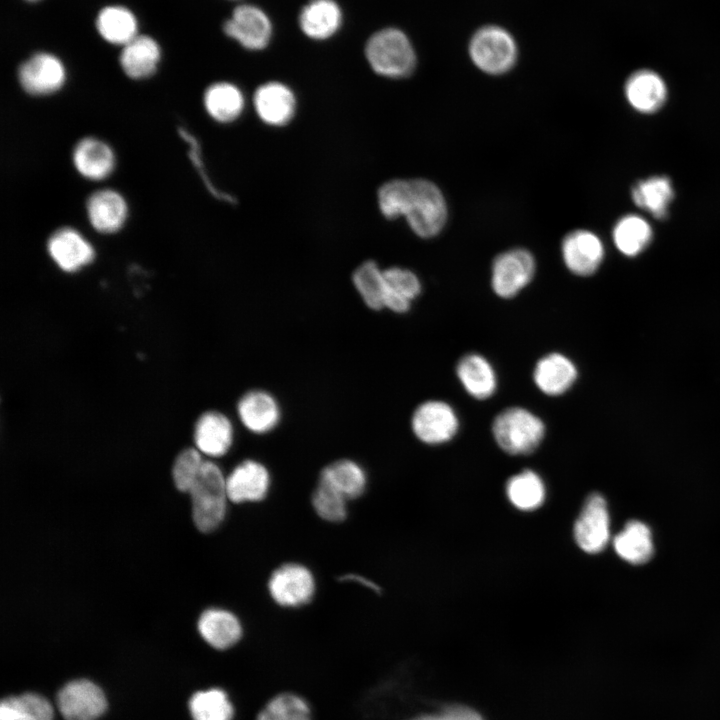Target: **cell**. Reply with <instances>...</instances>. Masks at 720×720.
Listing matches in <instances>:
<instances>
[{"mask_svg": "<svg viewBox=\"0 0 720 720\" xmlns=\"http://www.w3.org/2000/svg\"><path fill=\"white\" fill-rule=\"evenodd\" d=\"M381 213L389 219L406 218L421 238L440 233L447 220V205L441 190L425 179H394L378 190Z\"/></svg>", "mask_w": 720, "mask_h": 720, "instance_id": "1", "label": "cell"}, {"mask_svg": "<svg viewBox=\"0 0 720 720\" xmlns=\"http://www.w3.org/2000/svg\"><path fill=\"white\" fill-rule=\"evenodd\" d=\"M496 444L510 455H527L542 443L546 424L532 410L523 406L506 407L491 423Z\"/></svg>", "mask_w": 720, "mask_h": 720, "instance_id": "2", "label": "cell"}, {"mask_svg": "<svg viewBox=\"0 0 720 720\" xmlns=\"http://www.w3.org/2000/svg\"><path fill=\"white\" fill-rule=\"evenodd\" d=\"M192 516L198 530L209 533L223 522L227 507L226 477L213 461H204L201 472L189 492Z\"/></svg>", "mask_w": 720, "mask_h": 720, "instance_id": "3", "label": "cell"}, {"mask_svg": "<svg viewBox=\"0 0 720 720\" xmlns=\"http://www.w3.org/2000/svg\"><path fill=\"white\" fill-rule=\"evenodd\" d=\"M366 58L371 68L389 78H402L411 74L416 55L407 36L395 28L376 32L367 42Z\"/></svg>", "mask_w": 720, "mask_h": 720, "instance_id": "4", "label": "cell"}, {"mask_svg": "<svg viewBox=\"0 0 720 720\" xmlns=\"http://www.w3.org/2000/svg\"><path fill=\"white\" fill-rule=\"evenodd\" d=\"M460 418L455 408L441 399H428L418 404L410 418L414 436L427 445L451 441L459 432Z\"/></svg>", "mask_w": 720, "mask_h": 720, "instance_id": "5", "label": "cell"}, {"mask_svg": "<svg viewBox=\"0 0 720 720\" xmlns=\"http://www.w3.org/2000/svg\"><path fill=\"white\" fill-rule=\"evenodd\" d=\"M469 54L480 70L498 75L509 71L515 64L517 46L510 33L503 28L486 26L472 37Z\"/></svg>", "mask_w": 720, "mask_h": 720, "instance_id": "6", "label": "cell"}, {"mask_svg": "<svg viewBox=\"0 0 720 720\" xmlns=\"http://www.w3.org/2000/svg\"><path fill=\"white\" fill-rule=\"evenodd\" d=\"M536 261L526 249L515 248L498 254L491 266L493 293L504 300L515 298L534 279Z\"/></svg>", "mask_w": 720, "mask_h": 720, "instance_id": "7", "label": "cell"}, {"mask_svg": "<svg viewBox=\"0 0 720 720\" xmlns=\"http://www.w3.org/2000/svg\"><path fill=\"white\" fill-rule=\"evenodd\" d=\"M268 590L280 606L296 608L310 602L315 592V580L311 571L298 563H286L270 576Z\"/></svg>", "mask_w": 720, "mask_h": 720, "instance_id": "8", "label": "cell"}, {"mask_svg": "<svg viewBox=\"0 0 720 720\" xmlns=\"http://www.w3.org/2000/svg\"><path fill=\"white\" fill-rule=\"evenodd\" d=\"M57 706L65 720H96L106 711L107 700L95 683L78 679L60 689Z\"/></svg>", "mask_w": 720, "mask_h": 720, "instance_id": "9", "label": "cell"}, {"mask_svg": "<svg viewBox=\"0 0 720 720\" xmlns=\"http://www.w3.org/2000/svg\"><path fill=\"white\" fill-rule=\"evenodd\" d=\"M18 80L28 94L47 96L63 87L66 81V69L57 56L38 52L19 66Z\"/></svg>", "mask_w": 720, "mask_h": 720, "instance_id": "10", "label": "cell"}, {"mask_svg": "<svg viewBox=\"0 0 720 720\" xmlns=\"http://www.w3.org/2000/svg\"><path fill=\"white\" fill-rule=\"evenodd\" d=\"M237 417L242 426L255 435L274 431L282 419V408L278 399L264 389H250L239 398L236 405Z\"/></svg>", "mask_w": 720, "mask_h": 720, "instance_id": "11", "label": "cell"}, {"mask_svg": "<svg viewBox=\"0 0 720 720\" xmlns=\"http://www.w3.org/2000/svg\"><path fill=\"white\" fill-rule=\"evenodd\" d=\"M574 537L587 553H598L606 547L610 538V520L602 495L594 493L587 498L575 522Z\"/></svg>", "mask_w": 720, "mask_h": 720, "instance_id": "12", "label": "cell"}, {"mask_svg": "<svg viewBox=\"0 0 720 720\" xmlns=\"http://www.w3.org/2000/svg\"><path fill=\"white\" fill-rule=\"evenodd\" d=\"M578 368L574 361L562 352H549L540 357L532 371L533 383L542 394L560 397L575 385Z\"/></svg>", "mask_w": 720, "mask_h": 720, "instance_id": "13", "label": "cell"}, {"mask_svg": "<svg viewBox=\"0 0 720 720\" xmlns=\"http://www.w3.org/2000/svg\"><path fill=\"white\" fill-rule=\"evenodd\" d=\"M562 260L574 275L586 277L594 274L604 257L600 238L587 230H575L567 234L561 243Z\"/></svg>", "mask_w": 720, "mask_h": 720, "instance_id": "14", "label": "cell"}, {"mask_svg": "<svg viewBox=\"0 0 720 720\" xmlns=\"http://www.w3.org/2000/svg\"><path fill=\"white\" fill-rule=\"evenodd\" d=\"M47 251L53 262L68 273L87 266L95 257L92 244L72 227L55 230L48 238Z\"/></svg>", "mask_w": 720, "mask_h": 720, "instance_id": "15", "label": "cell"}, {"mask_svg": "<svg viewBox=\"0 0 720 720\" xmlns=\"http://www.w3.org/2000/svg\"><path fill=\"white\" fill-rule=\"evenodd\" d=\"M455 373L464 391L475 400H488L497 392L499 381L496 369L480 353L470 352L460 357Z\"/></svg>", "mask_w": 720, "mask_h": 720, "instance_id": "16", "label": "cell"}, {"mask_svg": "<svg viewBox=\"0 0 720 720\" xmlns=\"http://www.w3.org/2000/svg\"><path fill=\"white\" fill-rule=\"evenodd\" d=\"M224 31L243 47L259 50L267 46L272 27L269 18L261 9L252 5H240L225 22Z\"/></svg>", "mask_w": 720, "mask_h": 720, "instance_id": "17", "label": "cell"}, {"mask_svg": "<svg viewBox=\"0 0 720 720\" xmlns=\"http://www.w3.org/2000/svg\"><path fill=\"white\" fill-rule=\"evenodd\" d=\"M270 487L266 466L254 459L237 464L226 477V490L233 503L257 502L264 499Z\"/></svg>", "mask_w": 720, "mask_h": 720, "instance_id": "18", "label": "cell"}, {"mask_svg": "<svg viewBox=\"0 0 720 720\" xmlns=\"http://www.w3.org/2000/svg\"><path fill=\"white\" fill-rule=\"evenodd\" d=\"M234 436V425L222 412L206 411L195 422L194 443L202 455L213 458L224 456L231 449Z\"/></svg>", "mask_w": 720, "mask_h": 720, "instance_id": "19", "label": "cell"}, {"mask_svg": "<svg viewBox=\"0 0 720 720\" xmlns=\"http://www.w3.org/2000/svg\"><path fill=\"white\" fill-rule=\"evenodd\" d=\"M86 213L94 230L113 234L124 226L128 217V204L120 192L111 188L99 189L88 197Z\"/></svg>", "mask_w": 720, "mask_h": 720, "instance_id": "20", "label": "cell"}, {"mask_svg": "<svg viewBox=\"0 0 720 720\" xmlns=\"http://www.w3.org/2000/svg\"><path fill=\"white\" fill-rule=\"evenodd\" d=\"M72 163L85 179L101 181L112 174L116 157L108 143L95 137H84L73 148Z\"/></svg>", "mask_w": 720, "mask_h": 720, "instance_id": "21", "label": "cell"}, {"mask_svg": "<svg viewBox=\"0 0 720 720\" xmlns=\"http://www.w3.org/2000/svg\"><path fill=\"white\" fill-rule=\"evenodd\" d=\"M253 104L259 118L271 126L287 124L296 110L294 93L280 82L259 86L253 96Z\"/></svg>", "mask_w": 720, "mask_h": 720, "instance_id": "22", "label": "cell"}, {"mask_svg": "<svg viewBox=\"0 0 720 720\" xmlns=\"http://www.w3.org/2000/svg\"><path fill=\"white\" fill-rule=\"evenodd\" d=\"M384 309L396 314L407 313L422 291L419 277L413 271L393 266L384 269Z\"/></svg>", "mask_w": 720, "mask_h": 720, "instance_id": "23", "label": "cell"}, {"mask_svg": "<svg viewBox=\"0 0 720 720\" xmlns=\"http://www.w3.org/2000/svg\"><path fill=\"white\" fill-rule=\"evenodd\" d=\"M625 95L629 104L638 112L653 113L663 106L667 88L657 73L639 70L627 79Z\"/></svg>", "mask_w": 720, "mask_h": 720, "instance_id": "24", "label": "cell"}, {"mask_svg": "<svg viewBox=\"0 0 720 720\" xmlns=\"http://www.w3.org/2000/svg\"><path fill=\"white\" fill-rule=\"evenodd\" d=\"M198 631L210 646L220 650L232 647L242 636V626L236 615L219 608L207 609L200 615Z\"/></svg>", "mask_w": 720, "mask_h": 720, "instance_id": "25", "label": "cell"}, {"mask_svg": "<svg viewBox=\"0 0 720 720\" xmlns=\"http://www.w3.org/2000/svg\"><path fill=\"white\" fill-rule=\"evenodd\" d=\"M160 58L158 43L150 36L137 35L123 46L119 61L128 77L143 79L155 73Z\"/></svg>", "mask_w": 720, "mask_h": 720, "instance_id": "26", "label": "cell"}, {"mask_svg": "<svg viewBox=\"0 0 720 720\" xmlns=\"http://www.w3.org/2000/svg\"><path fill=\"white\" fill-rule=\"evenodd\" d=\"M319 483L334 489L347 500H351L363 494L367 476L363 467L356 461L339 459L322 469Z\"/></svg>", "mask_w": 720, "mask_h": 720, "instance_id": "27", "label": "cell"}, {"mask_svg": "<svg viewBox=\"0 0 720 720\" xmlns=\"http://www.w3.org/2000/svg\"><path fill=\"white\" fill-rule=\"evenodd\" d=\"M615 552L624 561L640 565L648 562L654 554L650 528L643 522L631 520L613 540Z\"/></svg>", "mask_w": 720, "mask_h": 720, "instance_id": "28", "label": "cell"}, {"mask_svg": "<svg viewBox=\"0 0 720 720\" xmlns=\"http://www.w3.org/2000/svg\"><path fill=\"white\" fill-rule=\"evenodd\" d=\"M341 11L333 0H312L301 11L299 24L302 31L313 39H326L341 24Z\"/></svg>", "mask_w": 720, "mask_h": 720, "instance_id": "29", "label": "cell"}, {"mask_svg": "<svg viewBox=\"0 0 720 720\" xmlns=\"http://www.w3.org/2000/svg\"><path fill=\"white\" fill-rule=\"evenodd\" d=\"M203 104L213 120L229 123L241 115L245 102L237 86L229 82H216L206 89Z\"/></svg>", "mask_w": 720, "mask_h": 720, "instance_id": "30", "label": "cell"}, {"mask_svg": "<svg viewBox=\"0 0 720 720\" xmlns=\"http://www.w3.org/2000/svg\"><path fill=\"white\" fill-rule=\"evenodd\" d=\"M631 196L635 205L657 219H664L674 198V190L668 177L653 176L637 182L632 187Z\"/></svg>", "mask_w": 720, "mask_h": 720, "instance_id": "31", "label": "cell"}, {"mask_svg": "<svg viewBox=\"0 0 720 720\" xmlns=\"http://www.w3.org/2000/svg\"><path fill=\"white\" fill-rule=\"evenodd\" d=\"M96 28L104 40L114 45L124 46L138 35L135 15L123 6L104 7L98 13Z\"/></svg>", "mask_w": 720, "mask_h": 720, "instance_id": "32", "label": "cell"}, {"mask_svg": "<svg viewBox=\"0 0 720 720\" xmlns=\"http://www.w3.org/2000/svg\"><path fill=\"white\" fill-rule=\"evenodd\" d=\"M612 235L617 249L622 254L632 257L648 246L652 239V229L642 217L626 215L616 223Z\"/></svg>", "mask_w": 720, "mask_h": 720, "instance_id": "33", "label": "cell"}, {"mask_svg": "<svg viewBox=\"0 0 720 720\" xmlns=\"http://www.w3.org/2000/svg\"><path fill=\"white\" fill-rule=\"evenodd\" d=\"M352 282L363 303L371 310L384 309V269L372 260L361 263L352 274Z\"/></svg>", "mask_w": 720, "mask_h": 720, "instance_id": "34", "label": "cell"}, {"mask_svg": "<svg viewBox=\"0 0 720 720\" xmlns=\"http://www.w3.org/2000/svg\"><path fill=\"white\" fill-rule=\"evenodd\" d=\"M53 712L46 698L32 692L6 697L0 704V720H53Z\"/></svg>", "mask_w": 720, "mask_h": 720, "instance_id": "35", "label": "cell"}, {"mask_svg": "<svg viewBox=\"0 0 720 720\" xmlns=\"http://www.w3.org/2000/svg\"><path fill=\"white\" fill-rule=\"evenodd\" d=\"M506 493L518 509L533 510L542 504L545 488L539 475L527 469L508 480Z\"/></svg>", "mask_w": 720, "mask_h": 720, "instance_id": "36", "label": "cell"}, {"mask_svg": "<svg viewBox=\"0 0 720 720\" xmlns=\"http://www.w3.org/2000/svg\"><path fill=\"white\" fill-rule=\"evenodd\" d=\"M193 720H232L233 706L221 689H209L193 694L189 701Z\"/></svg>", "mask_w": 720, "mask_h": 720, "instance_id": "37", "label": "cell"}, {"mask_svg": "<svg viewBox=\"0 0 720 720\" xmlns=\"http://www.w3.org/2000/svg\"><path fill=\"white\" fill-rule=\"evenodd\" d=\"M256 720H311V712L304 699L283 693L271 699Z\"/></svg>", "mask_w": 720, "mask_h": 720, "instance_id": "38", "label": "cell"}, {"mask_svg": "<svg viewBox=\"0 0 720 720\" xmlns=\"http://www.w3.org/2000/svg\"><path fill=\"white\" fill-rule=\"evenodd\" d=\"M203 455L196 448L181 451L173 464L172 477L176 488L189 493L194 486L204 464Z\"/></svg>", "mask_w": 720, "mask_h": 720, "instance_id": "39", "label": "cell"}, {"mask_svg": "<svg viewBox=\"0 0 720 720\" xmlns=\"http://www.w3.org/2000/svg\"><path fill=\"white\" fill-rule=\"evenodd\" d=\"M347 499L334 489L319 483L312 495L315 512L332 523L342 522L347 516Z\"/></svg>", "mask_w": 720, "mask_h": 720, "instance_id": "40", "label": "cell"}, {"mask_svg": "<svg viewBox=\"0 0 720 720\" xmlns=\"http://www.w3.org/2000/svg\"><path fill=\"white\" fill-rule=\"evenodd\" d=\"M410 720H484L480 713L463 705H450Z\"/></svg>", "mask_w": 720, "mask_h": 720, "instance_id": "41", "label": "cell"}, {"mask_svg": "<svg viewBox=\"0 0 720 720\" xmlns=\"http://www.w3.org/2000/svg\"><path fill=\"white\" fill-rule=\"evenodd\" d=\"M180 135L183 137V139H185V140L189 143V145H190V157H191V160L193 161V163H194V165L196 166V168L199 170V172H200V174H201V176H202V179H203L204 183L206 184L207 188L209 189V191H210L215 197H218V198H220V199H222V200H224V201H228V202H230V203H234V202H235V199H234L231 195L226 194V193H222L221 191L217 190V189L212 185V183L210 182V180L208 179V177L205 175V173L203 172V168H204V167H203V164H202V159H201V157H200L199 145H198L196 139H195L193 136H191V135H190L187 131H185L184 129L180 130Z\"/></svg>", "mask_w": 720, "mask_h": 720, "instance_id": "42", "label": "cell"}, {"mask_svg": "<svg viewBox=\"0 0 720 720\" xmlns=\"http://www.w3.org/2000/svg\"><path fill=\"white\" fill-rule=\"evenodd\" d=\"M345 579L349 580H355L357 582H360V584L364 585L365 587H368L369 589H372L374 591H379V588L376 584H374L372 581L365 579L364 577H360L359 575H347Z\"/></svg>", "mask_w": 720, "mask_h": 720, "instance_id": "43", "label": "cell"}, {"mask_svg": "<svg viewBox=\"0 0 720 720\" xmlns=\"http://www.w3.org/2000/svg\"><path fill=\"white\" fill-rule=\"evenodd\" d=\"M28 1H37V0H28Z\"/></svg>", "mask_w": 720, "mask_h": 720, "instance_id": "44", "label": "cell"}]
</instances>
